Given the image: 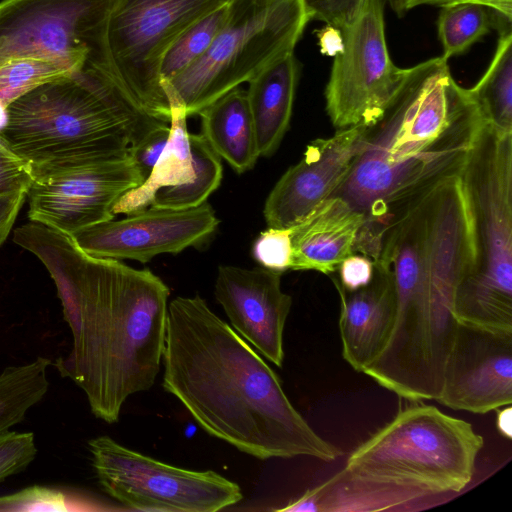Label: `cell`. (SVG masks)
I'll use <instances>...</instances> for the list:
<instances>
[{
  "instance_id": "obj_41",
  "label": "cell",
  "mask_w": 512,
  "mask_h": 512,
  "mask_svg": "<svg viewBox=\"0 0 512 512\" xmlns=\"http://www.w3.org/2000/svg\"><path fill=\"white\" fill-rule=\"evenodd\" d=\"M385 2L398 16H403L407 12L406 0H385Z\"/></svg>"
},
{
  "instance_id": "obj_1",
  "label": "cell",
  "mask_w": 512,
  "mask_h": 512,
  "mask_svg": "<svg viewBox=\"0 0 512 512\" xmlns=\"http://www.w3.org/2000/svg\"><path fill=\"white\" fill-rule=\"evenodd\" d=\"M13 241L54 281L72 334L55 363L86 395L93 415L113 424L129 396L149 390L163 357L170 289L149 269L86 253L67 233L30 221Z\"/></svg>"
},
{
  "instance_id": "obj_31",
  "label": "cell",
  "mask_w": 512,
  "mask_h": 512,
  "mask_svg": "<svg viewBox=\"0 0 512 512\" xmlns=\"http://www.w3.org/2000/svg\"><path fill=\"white\" fill-rule=\"evenodd\" d=\"M252 254L261 267L283 273L291 268L290 229L268 227L255 240Z\"/></svg>"
},
{
  "instance_id": "obj_7",
  "label": "cell",
  "mask_w": 512,
  "mask_h": 512,
  "mask_svg": "<svg viewBox=\"0 0 512 512\" xmlns=\"http://www.w3.org/2000/svg\"><path fill=\"white\" fill-rule=\"evenodd\" d=\"M396 415L348 456L349 472L430 496L455 494L475 474L483 437L471 423L421 400Z\"/></svg>"
},
{
  "instance_id": "obj_25",
  "label": "cell",
  "mask_w": 512,
  "mask_h": 512,
  "mask_svg": "<svg viewBox=\"0 0 512 512\" xmlns=\"http://www.w3.org/2000/svg\"><path fill=\"white\" fill-rule=\"evenodd\" d=\"M50 365L51 360L37 357L26 364L6 367L0 373V435L23 421L47 394Z\"/></svg>"
},
{
  "instance_id": "obj_15",
  "label": "cell",
  "mask_w": 512,
  "mask_h": 512,
  "mask_svg": "<svg viewBox=\"0 0 512 512\" xmlns=\"http://www.w3.org/2000/svg\"><path fill=\"white\" fill-rule=\"evenodd\" d=\"M437 402L485 414L512 403V333L458 323Z\"/></svg>"
},
{
  "instance_id": "obj_2",
  "label": "cell",
  "mask_w": 512,
  "mask_h": 512,
  "mask_svg": "<svg viewBox=\"0 0 512 512\" xmlns=\"http://www.w3.org/2000/svg\"><path fill=\"white\" fill-rule=\"evenodd\" d=\"M162 386L209 435L260 460L342 451L286 396L277 374L200 295L168 304Z\"/></svg>"
},
{
  "instance_id": "obj_38",
  "label": "cell",
  "mask_w": 512,
  "mask_h": 512,
  "mask_svg": "<svg viewBox=\"0 0 512 512\" xmlns=\"http://www.w3.org/2000/svg\"><path fill=\"white\" fill-rule=\"evenodd\" d=\"M318 39L320 52L323 55L336 57L344 49V38L342 31L332 25H326L315 31Z\"/></svg>"
},
{
  "instance_id": "obj_19",
  "label": "cell",
  "mask_w": 512,
  "mask_h": 512,
  "mask_svg": "<svg viewBox=\"0 0 512 512\" xmlns=\"http://www.w3.org/2000/svg\"><path fill=\"white\" fill-rule=\"evenodd\" d=\"M364 222L361 213L339 197H330L303 221L289 228L292 242L290 270L337 271L354 254Z\"/></svg>"
},
{
  "instance_id": "obj_14",
  "label": "cell",
  "mask_w": 512,
  "mask_h": 512,
  "mask_svg": "<svg viewBox=\"0 0 512 512\" xmlns=\"http://www.w3.org/2000/svg\"><path fill=\"white\" fill-rule=\"evenodd\" d=\"M218 225L219 219L207 202L182 210L149 206L123 219L83 228L71 236L92 256L147 263L160 254H177L203 245Z\"/></svg>"
},
{
  "instance_id": "obj_34",
  "label": "cell",
  "mask_w": 512,
  "mask_h": 512,
  "mask_svg": "<svg viewBox=\"0 0 512 512\" xmlns=\"http://www.w3.org/2000/svg\"><path fill=\"white\" fill-rule=\"evenodd\" d=\"M365 0H304L311 20L343 30L355 18Z\"/></svg>"
},
{
  "instance_id": "obj_42",
  "label": "cell",
  "mask_w": 512,
  "mask_h": 512,
  "mask_svg": "<svg viewBox=\"0 0 512 512\" xmlns=\"http://www.w3.org/2000/svg\"><path fill=\"white\" fill-rule=\"evenodd\" d=\"M7 117V108L0 102V129L4 126Z\"/></svg>"
},
{
  "instance_id": "obj_13",
  "label": "cell",
  "mask_w": 512,
  "mask_h": 512,
  "mask_svg": "<svg viewBox=\"0 0 512 512\" xmlns=\"http://www.w3.org/2000/svg\"><path fill=\"white\" fill-rule=\"evenodd\" d=\"M111 0H2L0 65L34 56L86 65Z\"/></svg>"
},
{
  "instance_id": "obj_20",
  "label": "cell",
  "mask_w": 512,
  "mask_h": 512,
  "mask_svg": "<svg viewBox=\"0 0 512 512\" xmlns=\"http://www.w3.org/2000/svg\"><path fill=\"white\" fill-rule=\"evenodd\" d=\"M435 496L357 476L345 468L299 498L275 509L284 512H375L408 509Z\"/></svg>"
},
{
  "instance_id": "obj_21",
  "label": "cell",
  "mask_w": 512,
  "mask_h": 512,
  "mask_svg": "<svg viewBox=\"0 0 512 512\" xmlns=\"http://www.w3.org/2000/svg\"><path fill=\"white\" fill-rule=\"evenodd\" d=\"M299 75V63L291 52L248 82L247 103L262 157H269L278 149L289 128Z\"/></svg>"
},
{
  "instance_id": "obj_27",
  "label": "cell",
  "mask_w": 512,
  "mask_h": 512,
  "mask_svg": "<svg viewBox=\"0 0 512 512\" xmlns=\"http://www.w3.org/2000/svg\"><path fill=\"white\" fill-rule=\"evenodd\" d=\"M440 6L437 29L447 60L464 54L494 28L491 12L477 1L455 0Z\"/></svg>"
},
{
  "instance_id": "obj_33",
  "label": "cell",
  "mask_w": 512,
  "mask_h": 512,
  "mask_svg": "<svg viewBox=\"0 0 512 512\" xmlns=\"http://www.w3.org/2000/svg\"><path fill=\"white\" fill-rule=\"evenodd\" d=\"M33 178L31 165L14 153L0 138V196L27 193Z\"/></svg>"
},
{
  "instance_id": "obj_17",
  "label": "cell",
  "mask_w": 512,
  "mask_h": 512,
  "mask_svg": "<svg viewBox=\"0 0 512 512\" xmlns=\"http://www.w3.org/2000/svg\"><path fill=\"white\" fill-rule=\"evenodd\" d=\"M282 273L220 265L214 295L233 329L278 367L284 362L283 334L292 297L281 289Z\"/></svg>"
},
{
  "instance_id": "obj_6",
  "label": "cell",
  "mask_w": 512,
  "mask_h": 512,
  "mask_svg": "<svg viewBox=\"0 0 512 512\" xmlns=\"http://www.w3.org/2000/svg\"><path fill=\"white\" fill-rule=\"evenodd\" d=\"M473 244L456 288L458 323L512 333V131L484 122L460 173Z\"/></svg>"
},
{
  "instance_id": "obj_11",
  "label": "cell",
  "mask_w": 512,
  "mask_h": 512,
  "mask_svg": "<svg viewBox=\"0 0 512 512\" xmlns=\"http://www.w3.org/2000/svg\"><path fill=\"white\" fill-rule=\"evenodd\" d=\"M385 0H365L342 31L343 51L334 57L325 88L326 111L339 129L369 126L401 87L407 68L392 61L384 23Z\"/></svg>"
},
{
  "instance_id": "obj_16",
  "label": "cell",
  "mask_w": 512,
  "mask_h": 512,
  "mask_svg": "<svg viewBox=\"0 0 512 512\" xmlns=\"http://www.w3.org/2000/svg\"><path fill=\"white\" fill-rule=\"evenodd\" d=\"M365 127L339 129L307 145L302 159L280 177L265 201L268 227L291 228L332 196L360 150Z\"/></svg>"
},
{
  "instance_id": "obj_5",
  "label": "cell",
  "mask_w": 512,
  "mask_h": 512,
  "mask_svg": "<svg viewBox=\"0 0 512 512\" xmlns=\"http://www.w3.org/2000/svg\"><path fill=\"white\" fill-rule=\"evenodd\" d=\"M164 123L140 110L103 70L87 62L12 102L0 138L33 170L126 156Z\"/></svg>"
},
{
  "instance_id": "obj_22",
  "label": "cell",
  "mask_w": 512,
  "mask_h": 512,
  "mask_svg": "<svg viewBox=\"0 0 512 512\" xmlns=\"http://www.w3.org/2000/svg\"><path fill=\"white\" fill-rule=\"evenodd\" d=\"M170 107L169 137L149 176L126 192L114 205L113 213L130 214L150 206L155 193L168 186L189 183L195 176L184 104L168 82H161Z\"/></svg>"
},
{
  "instance_id": "obj_30",
  "label": "cell",
  "mask_w": 512,
  "mask_h": 512,
  "mask_svg": "<svg viewBox=\"0 0 512 512\" xmlns=\"http://www.w3.org/2000/svg\"><path fill=\"white\" fill-rule=\"evenodd\" d=\"M74 509L64 492L45 486L35 485L10 495L0 496V512L71 511Z\"/></svg>"
},
{
  "instance_id": "obj_39",
  "label": "cell",
  "mask_w": 512,
  "mask_h": 512,
  "mask_svg": "<svg viewBox=\"0 0 512 512\" xmlns=\"http://www.w3.org/2000/svg\"><path fill=\"white\" fill-rule=\"evenodd\" d=\"M496 426L498 432L507 440L512 439V407L507 405L497 409Z\"/></svg>"
},
{
  "instance_id": "obj_8",
  "label": "cell",
  "mask_w": 512,
  "mask_h": 512,
  "mask_svg": "<svg viewBox=\"0 0 512 512\" xmlns=\"http://www.w3.org/2000/svg\"><path fill=\"white\" fill-rule=\"evenodd\" d=\"M232 0H111L88 63L146 114L170 122L159 66L188 28Z\"/></svg>"
},
{
  "instance_id": "obj_10",
  "label": "cell",
  "mask_w": 512,
  "mask_h": 512,
  "mask_svg": "<svg viewBox=\"0 0 512 512\" xmlns=\"http://www.w3.org/2000/svg\"><path fill=\"white\" fill-rule=\"evenodd\" d=\"M104 492L131 510L216 512L243 498L240 486L206 470H189L127 448L107 435L88 442Z\"/></svg>"
},
{
  "instance_id": "obj_12",
  "label": "cell",
  "mask_w": 512,
  "mask_h": 512,
  "mask_svg": "<svg viewBox=\"0 0 512 512\" xmlns=\"http://www.w3.org/2000/svg\"><path fill=\"white\" fill-rule=\"evenodd\" d=\"M30 221L72 235L115 218L113 207L145 179L130 154L33 169Z\"/></svg>"
},
{
  "instance_id": "obj_3",
  "label": "cell",
  "mask_w": 512,
  "mask_h": 512,
  "mask_svg": "<svg viewBox=\"0 0 512 512\" xmlns=\"http://www.w3.org/2000/svg\"><path fill=\"white\" fill-rule=\"evenodd\" d=\"M473 261L460 177L433 188L386 226L373 263L390 275L395 314L389 338L364 371L406 400H435L458 322L453 303Z\"/></svg>"
},
{
  "instance_id": "obj_26",
  "label": "cell",
  "mask_w": 512,
  "mask_h": 512,
  "mask_svg": "<svg viewBox=\"0 0 512 512\" xmlns=\"http://www.w3.org/2000/svg\"><path fill=\"white\" fill-rule=\"evenodd\" d=\"M192 163L195 171L189 183L159 189L150 206L165 209H190L207 202L219 187L223 176L221 158L210 147L203 135L189 134Z\"/></svg>"
},
{
  "instance_id": "obj_18",
  "label": "cell",
  "mask_w": 512,
  "mask_h": 512,
  "mask_svg": "<svg viewBox=\"0 0 512 512\" xmlns=\"http://www.w3.org/2000/svg\"><path fill=\"white\" fill-rule=\"evenodd\" d=\"M340 296L339 330L344 360L357 372L364 371L384 348L395 314L394 287L388 272L374 263L370 283L347 291L334 283Z\"/></svg>"
},
{
  "instance_id": "obj_35",
  "label": "cell",
  "mask_w": 512,
  "mask_h": 512,
  "mask_svg": "<svg viewBox=\"0 0 512 512\" xmlns=\"http://www.w3.org/2000/svg\"><path fill=\"white\" fill-rule=\"evenodd\" d=\"M169 131V123H164L130 147L129 154L144 179L151 173L167 144Z\"/></svg>"
},
{
  "instance_id": "obj_32",
  "label": "cell",
  "mask_w": 512,
  "mask_h": 512,
  "mask_svg": "<svg viewBox=\"0 0 512 512\" xmlns=\"http://www.w3.org/2000/svg\"><path fill=\"white\" fill-rule=\"evenodd\" d=\"M37 452L33 432L8 431L0 435V482L25 470Z\"/></svg>"
},
{
  "instance_id": "obj_36",
  "label": "cell",
  "mask_w": 512,
  "mask_h": 512,
  "mask_svg": "<svg viewBox=\"0 0 512 512\" xmlns=\"http://www.w3.org/2000/svg\"><path fill=\"white\" fill-rule=\"evenodd\" d=\"M338 277H332L333 283L347 291L360 289L370 283L374 274V263L368 257L354 253L339 265Z\"/></svg>"
},
{
  "instance_id": "obj_4",
  "label": "cell",
  "mask_w": 512,
  "mask_h": 512,
  "mask_svg": "<svg viewBox=\"0 0 512 512\" xmlns=\"http://www.w3.org/2000/svg\"><path fill=\"white\" fill-rule=\"evenodd\" d=\"M484 119L468 89L435 57L407 68L336 191L364 222L354 253L376 257L388 223L427 192L459 177Z\"/></svg>"
},
{
  "instance_id": "obj_29",
  "label": "cell",
  "mask_w": 512,
  "mask_h": 512,
  "mask_svg": "<svg viewBox=\"0 0 512 512\" xmlns=\"http://www.w3.org/2000/svg\"><path fill=\"white\" fill-rule=\"evenodd\" d=\"M229 5L201 18L167 49L159 66L161 82L172 80L207 52L229 17Z\"/></svg>"
},
{
  "instance_id": "obj_23",
  "label": "cell",
  "mask_w": 512,
  "mask_h": 512,
  "mask_svg": "<svg viewBox=\"0 0 512 512\" xmlns=\"http://www.w3.org/2000/svg\"><path fill=\"white\" fill-rule=\"evenodd\" d=\"M202 135L220 158L241 174L260 157L246 90L239 87L201 110Z\"/></svg>"
},
{
  "instance_id": "obj_9",
  "label": "cell",
  "mask_w": 512,
  "mask_h": 512,
  "mask_svg": "<svg viewBox=\"0 0 512 512\" xmlns=\"http://www.w3.org/2000/svg\"><path fill=\"white\" fill-rule=\"evenodd\" d=\"M229 7V17L207 52L165 81L188 116L294 52L311 20L304 0H232Z\"/></svg>"
},
{
  "instance_id": "obj_24",
  "label": "cell",
  "mask_w": 512,
  "mask_h": 512,
  "mask_svg": "<svg viewBox=\"0 0 512 512\" xmlns=\"http://www.w3.org/2000/svg\"><path fill=\"white\" fill-rule=\"evenodd\" d=\"M468 90L485 122L512 131V32L499 34L487 70Z\"/></svg>"
},
{
  "instance_id": "obj_28",
  "label": "cell",
  "mask_w": 512,
  "mask_h": 512,
  "mask_svg": "<svg viewBox=\"0 0 512 512\" xmlns=\"http://www.w3.org/2000/svg\"><path fill=\"white\" fill-rule=\"evenodd\" d=\"M84 66L45 57L25 56L11 59L0 65V102L7 108L35 88L66 77Z\"/></svg>"
},
{
  "instance_id": "obj_37",
  "label": "cell",
  "mask_w": 512,
  "mask_h": 512,
  "mask_svg": "<svg viewBox=\"0 0 512 512\" xmlns=\"http://www.w3.org/2000/svg\"><path fill=\"white\" fill-rule=\"evenodd\" d=\"M26 198L25 192L0 196V246L8 237Z\"/></svg>"
},
{
  "instance_id": "obj_40",
  "label": "cell",
  "mask_w": 512,
  "mask_h": 512,
  "mask_svg": "<svg viewBox=\"0 0 512 512\" xmlns=\"http://www.w3.org/2000/svg\"><path fill=\"white\" fill-rule=\"evenodd\" d=\"M455 0H406L407 11L421 5H443Z\"/></svg>"
}]
</instances>
